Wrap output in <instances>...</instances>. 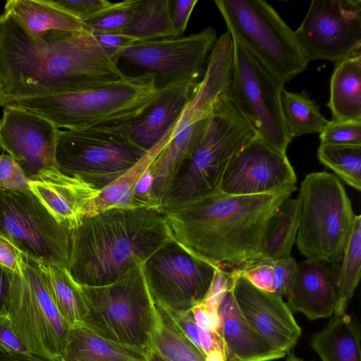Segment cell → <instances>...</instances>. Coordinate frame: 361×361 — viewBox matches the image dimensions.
<instances>
[{
    "label": "cell",
    "mask_w": 361,
    "mask_h": 361,
    "mask_svg": "<svg viewBox=\"0 0 361 361\" xmlns=\"http://www.w3.org/2000/svg\"><path fill=\"white\" fill-rule=\"evenodd\" d=\"M118 61L82 29L27 32L0 15L1 100L80 92L121 80Z\"/></svg>",
    "instance_id": "1"
},
{
    "label": "cell",
    "mask_w": 361,
    "mask_h": 361,
    "mask_svg": "<svg viewBox=\"0 0 361 361\" xmlns=\"http://www.w3.org/2000/svg\"><path fill=\"white\" fill-rule=\"evenodd\" d=\"M296 187L275 195H238L219 190L163 210L173 240L224 270L260 259L265 227Z\"/></svg>",
    "instance_id": "2"
},
{
    "label": "cell",
    "mask_w": 361,
    "mask_h": 361,
    "mask_svg": "<svg viewBox=\"0 0 361 361\" xmlns=\"http://www.w3.org/2000/svg\"><path fill=\"white\" fill-rule=\"evenodd\" d=\"M173 240L157 207L111 208L71 227L68 270L80 285H109Z\"/></svg>",
    "instance_id": "3"
},
{
    "label": "cell",
    "mask_w": 361,
    "mask_h": 361,
    "mask_svg": "<svg viewBox=\"0 0 361 361\" xmlns=\"http://www.w3.org/2000/svg\"><path fill=\"white\" fill-rule=\"evenodd\" d=\"M161 92L157 76L142 73L83 91L13 99L1 106L36 114L58 129H82L130 122L145 112Z\"/></svg>",
    "instance_id": "4"
},
{
    "label": "cell",
    "mask_w": 361,
    "mask_h": 361,
    "mask_svg": "<svg viewBox=\"0 0 361 361\" xmlns=\"http://www.w3.org/2000/svg\"><path fill=\"white\" fill-rule=\"evenodd\" d=\"M257 137L231 101L229 91L222 94L213 107L200 143L178 170L159 208L163 211L221 190L231 159Z\"/></svg>",
    "instance_id": "5"
},
{
    "label": "cell",
    "mask_w": 361,
    "mask_h": 361,
    "mask_svg": "<svg viewBox=\"0 0 361 361\" xmlns=\"http://www.w3.org/2000/svg\"><path fill=\"white\" fill-rule=\"evenodd\" d=\"M80 286L88 312L80 324L108 341L147 355L152 348L156 308L142 264L109 285Z\"/></svg>",
    "instance_id": "6"
},
{
    "label": "cell",
    "mask_w": 361,
    "mask_h": 361,
    "mask_svg": "<svg viewBox=\"0 0 361 361\" xmlns=\"http://www.w3.org/2000/svg\"><path fill=\"white\" fill-rule=\"evenodd\" d=\"M298 197V250L309 260L340 262L355 216L343 184L332 173H311L302 181Z\"/></svg>",
    "instance_id": "7"
},
{
    "label": "cell",
    "mask_w": 361,
    "mask_h": 361,
    "mask_svg": "<svg viewBox=\"0 0 361 361\" xmlns=\"http://www.w3.org/2000/svg\"><path fill=\"white\" fill-rule=\"evenodd\" d=\"M146 153L121 124L57 133L58 171L102 190L133 167Z\"/></svg>",
    "instance_id": "8"
},
{
    "label": "cell",
    "mask_w": 361,
    "mask_h": 361,
    "mask_svg": "<svg viewBox=\"0 0 361 361\" xmlns=\"http://www.w3.org/2000/svg\"><path fill=\"white\" fill-rule=\"evenodd\" d=\"M227 29L283 83L304 71L309 61L295 32L263 0H215Z\"/></svg>",
    "instance_id": "9"
},
{
    "label": "cell",
    "mask_w": 361,
    "mask_h": 361,
    "mask_svg": "<svg viewBox=\"0 0 361 361\" xmlns=\"http://www.w3.org/2000/svg\"><path fill=\"white\" fill-rule=\"evenodd\" d=\"M7 317L14 333L32 353L60 357L70 326L49 292L39 262L19 252Z\"/></svg>",
    "instance_id": "10"
},
{
    "label": "cell",
    "mask_w": 361,
    "mask_h": 361,
    "mask_svg": "<svg viewBox=\"0 0 361 361\" xmlns=\"http://www.w3.org/2000/svg\"><path fill=\"white\" fill-rule=\"evenodd\" d=\"M233 42V70L229 97L258 137L282 154L290 138L283 116L279 80L244 45L231 30Z\"/></svg>",
    "instance_id": "11"
},
{
    "label": "cell",
    "mask_w": 361,
    "mask_h": 361,
    "mask_svg": "<svg viewBox=\"0 0 361 361\" xmlns=\"http://www.w3.org/2000/svg\"><path fill=\"white\" fill-rule=\"evenodd\" d=\"M71 226L59 221L31 191L0 188V236L47 265L68 268Z\"/></svg>",
    "instance_id": "12"
},
{
    "label": "cell",
    "mask_w": 361,
    "mask_h": 361,
    "mask_svg": "<svg viewBox=\"0 0 361 361\" xmlns=\"http://www.w3.org/2000/svg\"><path fill=\"white\" fill-rule=\"evenodd\" d=\"M142 268L154 303L167 312L185 313L204 300L217 267L171 240Z\"/></svg>",
    "instance_id": "13"
},
{
    "label": "cell",
    "mask_w": 361,
    "mask_h": 361,
    "mask_svg": "<svg viewBox=\"0 0 361 361\" xmlns=\"http://www.w3.org/2000/svg\"><path fill=\"white\" fill-rule=\"evenodd\" d=\"M217 39L212 26L187 37L137 41L118 54L126 63L154 74L160 87L184 82H199Z\"/></svg>",
    "instance_id": "14"
},
{
    "label": "cell",
    "mask_w": 361,
    "mask_h": 361,
    "mask_svg": "<svg viewBox=\"0 0 361 361\" xmlns=\"http://www.w3.org/2000/svg\"><path fill=\"white\" fill-rule=\"evenodd\" d=\"M294 32L309 61L337 63L361 51V1L313 0Z\"/></svg>",
    "instance_id": "15"
},
{
    "label": "cell",
    "mask_w": 361,
    "mask_h": 361,
    "mask_svg": "<svg viewBox=\"0 0 361 361\" xmlns=\"http://www.w3.org/2000/svg\"><path fill=\"white\" fill-rule=\"evenodd\" d=\"M296 182L286 154L257 137L231 159L221 190L238 195H275L296 187Z\"/></svg>",
    "instance_id": "16"
},
{
    "label": "cell",
    "mask_w": 361,
    "mask_h": 361,
    "mask_svg": "<svg viewBox=\"0 0 361 361\" xmlns=\"http://www.w3.org/2000/svg\"><path fill=\"white\" fill-rule=\"evenodd\" d=\"M59 130L36 114L5 106L0 120V147L32 180L43 172L58 170L55 150Z\"/></svg>",
    "instance_id": "17"
},
{
    "label": "cell",
    "mask_w": 361,
    "mask_h": 361,
    "mask_svg": "<svg viewBox=\"0 0 361 361\" xmlns=\"http://www.w3.org/2000/svg\"><path fill=\"white\" fill-rule=\"evenodd\" d=\"M230 276L234 299L247 322L274 348L289 352L298 343L301 329L282 297L258 288L242 275Z\"/></svg>",
    "instance_id": "18"
},
{
    "label": "cell",
    "mask_w": 361,
    "mask_h": 361,
    "mask_svg": "<svg viewBox=\"0 0 361 361\" xmlns=\"http://www.w3.org/2000/svg\"><path fill=\"white\" fill-rule=\"evenodd\" d=\"M286 298L291 311L302 312L310 320L330 317L337 304L336 273L320 262L297 263Z\"/></svg>",
    "instance_id": "19"
},
{
    "label": "cell",
    "mask_w": 361,
    "mask_h": 361,
    "mask_svg": "<svg viewBox=\"0 0 361 361\" xmlns=\"http://www.w3.org/2000/svg\"><path fill=\"white\" fill-rule=\"evenodd\" d=\"M198 82L161 87L152 105L137 118L121 125L130 139L146 152L157 145L181 115Z\"/></svg>",
    "instance_id": "20"
},
{
    "label": "cell",
    "mask_w": 361,
    "mask_h": 361,
    "mask_svg": "<svg viewBox=\"0 0 361 361\" xmlns=\"http://www.w3.org/2000/svg\"><path fill=\"white\" fill-rule=\"evenodd\" d=\"M218 315L219 334L223 338L228 361H271L286 355V353L274 348L247 322L231 287L221 300Z\"/></svg>",
    "instance_id": "21"
},
{
    "label": "cell",
    "mask_w": 361,
    "mask_h": 361,
    "mask_svg": "<svg viewBox=\"0 0 361 361\" xmlns=\"http://www.w3.org/2000/svg\"><path fill=\"white\" fill-rule=\"evenodd\" d=\"M30 188L59 221L68 223L71 227L82 216L85 206L101 192L58 170L43 172L30 180Z\"/></svg>",
    "instance_id": "22"
},
{
    "label": "cell",
    "mask_w": 361,
    "mask_h": 361,
    "mask_svg": "<svg viewBox=\"0 0 361 361\" xmlns=\"http://www.w3.org/2000/svg\"><path fill=\"white\" fill-rule=\"evenodd\" d=\"M209 120L210 116L184 128L171 140L149 167L153 178L152 194L159 207L178 170L191 157L200 143Z\"/></svg>",
    "instance_id": "23"
},
{
    "label": "cell",
    "mask_w": 361,
    "mask_h": 361,
    "mask_svg": "<svg viewBox=\"0 0 361 361\" xmlns=\"http://www.w3.org/2000/svg\"><path fill=\"white\" fill-rule=\"evenodd\" d=\"M336 122H361V51L336 63L326 104Z\"/></svg>",
    "instance_id": "24"
},
{
    "label": "cell",
    "mask_w": 361,
    "mask_h": 361,
    "mask_svg": "<svg viewBox=\"0 0 361 361\" xmlns=\"http://www.w3.org/2000/svg\"><path fill=\"white\" fill-rule=\"evenodd\" d=\"M310 345L322 361H361L360 333L356 320L346 312L334 313Z\"/></svg>",
    "instance_id": "25"
},
{
    "label": "cell",
    "mask_w": 361,
    "mask_h": 361,
    "mask_svg": "<svg viewBox=\"0 0 361 361\" xmlns=\"http://www.w3.org/2000/svg\"><path fill=\"white\" fill-rule=\"evenodd\" d=\"M147 355L108 341L81 324L70 327L61 361H147Z\"/></svg>",
    "instance_id": "26"
},
{
    "label": "cell",
    "mask_w": 361,
    "mask_h": 361,
    "mask_svg": "<svg viewBox=\"0 0 361 361\" xmlns=\"http://www.w3.org/2000/svg\"><path fill=\"white\" fill-rule=\"evenodd\" d=\"M4 11L11 15L33 35H39L50 30L75 31L82 29L80 20L47 0H8Z\"/></svg>",
    "instance_id": "27"
},
{
    "label": "cell",
    "mask_w": 361,
    "mask_h": 361,
    "mask_svg": "<svg viewBox=\"0 0 361 361\" xmlns=\"http://www.w3.org/2000/svg\"><path fill=\"white\" fill-rule=\"evenodd\" d=\"M299 197L286 199L269 220L262 236L260 259L281 260L290 257L300 216Z\"/></svg>",
    "instance_id": "28"
},
{
    "label": "cell",
    "mask_w": 361,
    "mask_h": 361,
    "mask_svg": "<svg viewBox=\"0 0 361 361\" xmlns=\"http://www.w3.org/2000/svg\"><path fill=\"white\" fill-rule=\"evenodd\" d=\"M171 0H138L128 23L116 33L128 35L137 41L177 37L172 23Z\"/></svg>",
    "instance_id": "29"
},
{
    "label": "cell",
    "mask_w": 361,
    "mask_h": 361,
    "mask_svg": "<svg viewBox=\"0 0 361 361\" xmlns=\"http://www.w3.org/2000/svg\"><path fill=\"white\" fill-rule=\"evenodd\" d=\"M163 149L155 145L120 178L104 188L84 208L82 216H90L111 208H133V195L140 178Z\"/></svg>",
    "instance_id": "30"
},
{
    "label": "cell",
    "mask_w": 361,
    "mask_h": 361,
    "mask_svg": "<svg viewBox=\"0 0 361 361\" xmlns=\"http://www.w3.org/2000/svg\"><path fill=\"white\" fill-rule=\"evenodd\" d=\"M41 265L49 292L62 317L70 327L81 323L88 310L80 285L71 276L67 268Z\"/></svg>",
    "instance_id": "31"
},
{
    "label": "cell",
    "mask_w": 361,
    "mask_h": 361,
    "mask_svg": "<svg viewBox=\"0 0 361 361\" xmlns=\"http://www.w3.org/2000/svg\"><path fill=\"white\" fill-rule=\"evenodd\" d=\"M296 264L290 256L281 260L257 259L235 267L230 273L245 276L259 289L286 297L294 279Z\"/></svg>",
    "instance_id": "32"
},
{
    "label": "cell",
    "mask_w": 361,
    "mask_h": 361,
    "mask_svg": "<svg viewBox=\"0 0 361 361\" xmlns=\"http://www.w3.org/2000/svg\"><path fill=\"white\" fill-rule=\"evenodd\" d=\"M281 109L288 133L291 139L305 134L320 133L327 126L320 107L304 90L290 92L285 89L281 93Z\"/></svg>",
    "instance_id": "33"
},
{
    "label": "cell",
    "mask_w": 361,
    "mask_h": 361,
    "mask_svg": "<svg viewBox=\"0 0 361 361\" xmlns=\"http://www.w3.org/2000/svg\"><path fill=\"white\" fill-rule=\"evenodd\" d=\"M154 305L156 326L152 349L169 361H206L171 315L163 307Z\"/></svg>",
    "instance_id": "34"
},
{
    "label": "cell",
    "mask_w": 361,
    "mask_h": 361,
    "mask_svg": "<svg viewBox=\"0 0 361 361\" xmlns=\"http://www.w3.org/2000/svg\"><path fill=\"white\" fill-rule=\"evenodd\" d=\"M341 264L336 274L337 304L334 313L346 312L360 278L361 216L355 215Z\"/></svg>",
    "instance_id": "35"
},
{
    "label": "cell",
    "mask_w": 361,
    "mask_h": 361,
    "mask_svg": "<svg viewBox=\"0 0 361 361\" xmlns=\"http://www.w3.org/2000/svg\"><path fill=\"white\" fill-rule=\"evenodd\" d=\"M319 161L348 185L361 189V146L320 144Z\"/></svg>",
    "instance_id": "36"
},
{
    "label": "cell",
    "mask_w": 361,
    "mask_h": 361,
    "mask_svg": "<svg viewBox=\"0 0 361 361\" xmlns=\"http://www.w3.org/2000/svg\"><path fill=\"white\" fill-rule=\"evenodd\" d=\"M138 0L112 3L108 8L81 22L83 30L92 35L116 33L133 16Z\"/></svg>",
    "instance_id": "37"
},
{
    "label": "cell",
    "mask_w": 361,
    "mask_h": 361,
    "mask_svg": "<svg viewBox=\"0 0 361 361\" xmlns=\"http://www.w3.org/2000/svg\"><path fill=\"white\" fill-rule=\"evenodd\" d=\"M198 329L201 352L206 361H228L222 337L210 327L208 314L202 304L191 309Z\"/></svg>",
    "instance_id": "38"
},
{
    "label": "cell",
    "mask_w": 361,
    "mask_h": 361,
    "mask_svg": "<svg viewBox=\"0 0 361 361\" xmlns=\"http://www.w3.org/2000/svg\"><path fill=\"white\" fill-rule=\"evenodd\" d=\"M320 144L361 146V122L331 121L319 135Z\"/></svg>",
    "instance_id": "39"
},
{
    "label": "cell",
    "mask_w": 361,
    "mask_h": 361,
    "mask_svg": "<svg viewBox=\"0 0 361 361\" xmlns=\"http://www.w3.org/2000/svg\"><path fill=\"white\" fill-rule=\"evenodd\" d=\"M0 188L13 191L30 190L29 178L21 166L8 154H0Z\"/></svg>",
    "instance_id": "40"
},
{
    "label": "cell",
    "mask_w": 361,
    "mask_h": 361,
    "mask_svg": "<svg viewBox=\"0 0 361 361\" xmlns=\"http://www.w3.org/2000/svg\"><path fill=\"white\" fill-rule=\"evenodd\" d=\"M49 4L67 13L80 22L110 6L106 0H47Z\"/></svg>",
    "instance_id": "41"
},
{
    "label": "cell",
    "mask_w": 361,
    "mask_h": 361,
    "mask_svg": "<svg viewBox=\"0 0 361 361\" xmlns=\"http://www.w3.org/2000/svg\"><path fill=\"white\" fill-rule=\"evenodd\" d=\"M93 35L102 47L117 61L118 53L124 48L137 42L134 38L121 33H106Z\"/></svg>",
    "instance_id": "42"
},
{
    "label": "cell",
    "mask_w": 361,
    "mask_h": 361,
    "mask_svg": "<svg viewBox=\"0 0 361 361\" xmlns=\"http://www.w3.org/2000/svg\"><path fill=\"white\" fill-rule=\"evenodd\" d=\"M0 351L30 352L14 333L7 316H0Z\"/></svg>",
    "instance_id": "43"
},
{
    "label": "cell",
    "mask_w": 361,
    "mask_h": 361,
    "mask_svg": "<svg viewBox=\"0 0 361 361\" xmlns=\"http://www.w3.org/2000/svg\"><path fill=\"white\" fill-rule=\"evenodd\" d=\"M197 3V0L173 1L171 18L177 37L181 36L186 30L190 14Z\"/></svg>",
    "instance_id": "44"
},
{
    "label": "cell",
    "mask_w": 361,
    "mask_h": 361,
    "mask_svg": "<svg viewBox=\"0 0 361 361\" xmlns=\"http://www.w3.org/2000/svg\"><path fill=\"white\" fill-rule=\"evenodd\" d=\"M15 272L0 264V316H7Z\"/></svg>",
    "instance_id": "45"
},
{
    "label": "cell",
    "mask_w": 361,
    "mask_h": 361,
    "mask_svg": "<svg viewBox=\"0 0 361 361\" xmlns=\"http://www.w3.org/2000/svg\"><path fill=\"white\" fill-rule=\"evenodd\" d=\"M18 250L9 241L0 236V264L11 271H18Z\"/></svg>",
    "instance_id": "46"
},
{
    "label": "cell",
    "mask_w": 361,
    "mask_h": 361,
    "mask_svg": "<svg viewBox=\"0 0 361 361\" xmlns=\"http://www.w3.org/2000/svg\"><path fill=\"white\" fill-rule=\"evenodd\" d=\"M0 361H61L60 357L32 352L0 351Z\"/></svg>",
    "instance_id": "47"
},
{
    "label": "cell",
    "mask_w": 361,
    "mask_h": 361,
    "mask_svg": "<svg viewBox=\"0 0 361 361\" xmlns=\"http://www.w3.org/2000/svg\"><path fill=\"white\" fill-rule=\"evenodd\" d=\"M147 361H169L166 359L154 350L152 349L149 353L147 355Z\"/></svg>",
    "instance_id": "48"
},
{
    "label": "cell",
    "mask_w": 361,
    "mask_h": 361,
    "mask_svg": "<svg viewBox=\"0 0 361 361\" xmlns=\"http://www.w3.org/2000/svg\"><path fill=\"white\" fill-rule=\"evenodd\" d=\"M286 361H304V360L300 359V358H298V357H295L293 354H290L289 353Z\"/></svg>",
    "instance_id": "49"
},
{
    "label": "cell",
    "mask_w": 361,
    "mask_h": 361,
    "mask_svg": "<svg viewBox=\"0 0 361 361\" xmlns=\"http://www.w3.org/2000/svg\"><path fill=\"white\" fill-rule=\"evenodd\" d=\"M1 100V75H0V104Z\"/></svg>",
    "instance_id": "50"
},
{
    "label": "cell",
    "mask_w": 361,
    "mask_h": 361,
    "mask_svg": "<svg viewBox=\"0 0 361 361\" xmlns=\"http://www.w3.org/2000/svg\"><path fill=\"white\" fill-rule=\"evenodd\" d=\"M1 149V147H0V150Z\"/></svg>",
    "instance_id": "51"
}]
</instances>
